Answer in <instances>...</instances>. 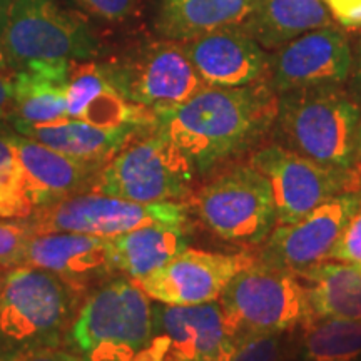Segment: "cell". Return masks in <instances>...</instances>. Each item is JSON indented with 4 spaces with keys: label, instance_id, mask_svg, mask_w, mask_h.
Listing matches in <instances>:
<instances>
[{
    "label": "cell",
    "instance_id": "4dcf8cb0",
    "mask_svg": "<svg viewBox=\"0 0 361 361\" xmlns=\"http://www.w3.org/2000/svg\"><path fill=\"white\" fill-rule=\"evenodd\" d=\"M328 259L353 264L361 263V207L345 226L340 239L329 252Z\"/></svg>",
    "mask_w": 361,
    "mask_h": 361
},
{
    "label": "cell",
    "instance_id": "ffe728a7",
    "mask_svg": "<svg viewBox=\"0 0 361 361\" xmlns=\"http://www.w3.org/2000/svg\"><path fill=\"white\" fill-rule=\"evenodd\" d=\"M16 133L34 139L44 146L74 157V159L104 164L117 154L129 139L146 128H99L79 119L54 121L44 124L12 123Z\"/></svg>",
    "mask_w": 361,
    "mask_h": 361
},
{
    "label": "cell",
    "instance_id": "6da1fadb",
    "mask_svg": "<svg viewBox=\"0 0 361 361\" xmlns=\"http://www.w3.org/2000/svg\"><path fill=\"white\" fill-rule=\"evenodd\" d=\"M278 99L269 80L241 87L206 85L173 109L157 112L154 130L192 174H202L245 154L271 134Z\"/></svg>",
    "mask_w": 361,
    "mask_h": 361
},
{
    "label": "cell",
    "instance_id": "4316f807",
    "mask_svg": "<svg viewBox=\"0 0 361 361\" xmlns=\"http://www.w3.org/2000/svg\"><path fill=\"white\" fill-rule=\"evenodd\" d=\"M34 213L25 192L13 133L0 128V218L25 219Z\"/></svg>",
    "mask_w": 361,
    "mask_h": 361
},
{
    "label": "cell",
    "instance_id": "2e32d148",
    "mask_svg": "<svg viewBox=\"0 0 361 361\" xmlns=\"http://www.w3.org/2000/svg\"><path fill=\"white\" fill-rule=\"evenodd\" d=\"M179 44L206 85L241 87L269 78V54L243 25L226 27Z\"/></svg>",
    "mask_w": 361,
    "mask_h": 361
},
{
    "label": "cell",
    "instance_id": "ab89813d",
    "mask_svg": "<svg viewBox=\"0 0 361 361\" xmlns=\"http://www.w3.org/2000/svg\"><path fill=\"white\" fill-rule=\"evenodd\" d=\"M0 279H2V274H0Z\"/></svg>",
    "mask_w": 361,
    "mask_h": 361
},
{
    "label": "cell",
    "instance_id": "484cf974",
    "mask_svg": "<svg viewBox=\"0 0 361 361\" xmlns=\"http://www.w3.org/2000/svg\"><path fill=\"white\" fill-rule=\"evenodd\" d=\"M300 361H361V322L313 318L303 326Z\"/></svg>",
    "mask_w": 361,
    "mask_h": 361
},
{
    "label": "cell",
    "instance_id": "8d00e7d4",
    "mask_svg": "<svg viewBox=\"0 0 361 361\" xmlns=\"http://www.w3.org/2000/svg\"><path fill=\"white\" fill-rule=\"evenodd\" d=\"M11 4H12V0H0V42H2L4 30H6L8 8H11ZM0 66L7 67L6 61H4V57H2V52H0ZM7 69H8V67H7Z\"/></svg>",
    "mask_w": 361,
    "mask_h": 361
},
{
    "label": "cell",
    "instance_id": "7402d4cb",
    "mask_svg": "<svg viewBox=\"0 0 361 361\" xmlns=\"http://www.w3.org/2000/svg\"><path fill=\"white\" fill-rule=\"evenodd\" d=\"M258 0H161L156 30L162 39L186 40L250 19Z\"/></svg>",
    "mask_w": 361,
    "mask_h": 361
},
{
    "label": "cell",
    "instance_id": "e575fe53",
    "mask_svg": "<svg viewBox=\"0 0 361 361\" xmlns=\"http://www.w3.org/2000/svg\"><path fill=\"white\" fill-rule=\"evenodd\" d=\"M348 90L361 107V34L353 45V64L348 79Z\"/></svg>",
    "mask_w": 361,
    "mask_h": 361
},
{
    "label": "cell",
    "instance_id": "603a6c76",
    "mask_svg": "<svg viewBox=\"0 0 361 361\" xmlns=\"http://www.w3.org/2000/svg\"><path fill=\"white\" fill-rule=\"evenodd\" d=\"M245 30L266 51H276L310 30L335 25L324 0H258Z\"/></svg>",
    "mask_w": 361,
    "mask_h": 361
},
{
    "label": "cell",
    "instance_id": "9a60e30c",
    "mask_svg": "<svg viewBox=\"0 0 361 361\" xmlns=\"http://www.w3.org/2000/svg\"><path fill=\"white\" fill-rule=\"evenodd\" d=\"M228 338L218 301L152 305V333L139 361H211Z\"/></svg>",
    "mask_w": 361,
    "mask_h": 361
},
{
    "label": "cell",
    "instance_id": "d590c367",
    "mask_svg": "<svg viewBox=\"0 0 361 361\" xmlns=\"http://www.w3.org/2000/svg\"><path fill=\"white\" fill-rule=\"evenodd\" d=\"M360 184H361V123L358 129V139H356L353 168H351L350 178H348V192H355Z\"/></svg>",
    "mask_w": 361,
    "mask_h": 361
},
{
    "label": "cell",
    "instance_id": "74e56055",
    "mask_svg": "<svg viewBox=\"0 0 361 361\" xmlns=\"http://www.w3.org/2000/svg\"><path fill=\"white\" fill-rule=\"evenodd\" d=\"M356 194H358V196H360V200H361V184H360V186H358V189H356V191H355Z\"/></svg>",
    "mask_w": 361,
    "mask_h": 361
},
{
    "label": "cell",
    "instance_id": "d6986e66",
    "mask_svg": "<svg viewBox=\"0 0 361 361\" xmlns=\"http://www.w3.org/2000/svg\"><path fill=\"white\" fill-rule=\"evenodd\" d=\"M24 266L51 271L62 279L102 276L116 269L109 238L80 233L34 234Z\"/></svg>",
    "mask_w": 361,
    "mask_h": 361
},
{
    "label": "cell",
    "instance_id": "5bb4252c",
    "mask_svg": "<svg viewBox=\"0 0 361 361\" xmlns=\"http://www.w3.org/2000/svg\"><path fill=\"white\" fill-rule=\"evenodd\" d=\"M252 261L245 255H223L186 247L154 273L135 283L157 303L204 305L218 301L231 279Z\"/></svg>",
    "mask_w": 361,
    "mask_h": 361
},
{
    "label": "cell",
    "instance_id": "7c38bea8",
    "mask_svg": "<svg viewBox=\"0 0 361 361\" xmlns=\"http://www.w3.org/2000/svg\"><path fill=\"white\" fill-rule=\"evenodd\" d=\"M360 207L358 194L341 192L295 223L278 224L264 239L258 261L296 274L323 263Z\"/></svg>",
    "mask_w": 361,
    "mask_h": 361
},
{
    "label": "cell",
    "instance_id": "f1b7e54d",
    "mask_svg": "<svg viewBox=\"0 0 361 361\" xmlns=\"http://www.w3.org/2000/svg\"><path fill=\"white\" fill-rule=\"evenodd\" d=\"M34 234L29 223H17L7 218L0 219V266H24L27 246Z\"/></svg>",
    "mask_w": 361,
    "mask_h": 361
},
{
    "label": "cell",
    "instance_id": "d6a6232c",
    "mask_svg": "<svg viewBox=\"0 0 361 361\" xmlns=\"http://www.w3.org/2000/svg\"><path fill=\"white\" fill-rule=\"evenodd\" d=\"M2 361H80L74 353L69 351H62L57 348H40L25 351V353H19L12 358L2 360Z\"/></svg>",
    "mask_w": 361,
    "mask_h": 361
},
{
    "label": "cell",
    "instance_id": "83f0119b",
    "mask_svg": "<svg viewBox=\"0 0 361 361\" xmlns=\"http://www.w3.org/2000/svg\"><path fill=\"white\" fill-rule=\"evenodd\" d=\"M293 355L291 331L241 333L228 335L211 361H290Z\"/></svg>",
    "mask_w": 361,
    "mask_h": 361
},
{
    "label": "cell",
    "instance_id": "44dd1931",
    "mask_svg": "<svg viewBox=\"0 0 361 361\" xmlns=\"http://www.w3.org/2000/svg\"><path fill=\"white\" fill-rule=\"evenodd\" d=\"M71 62H37L16 72L12 123L44 124L66 119Z\"/></svg>",
    "mask_w": 361,
    "mask_h": 361
},
{
    "label": "cell",
    "instance_id": "8992f818",
    "mask_svg": "<svg viewBox=\"0 0 361 361\" xmlns=\"http://www.w3.org/2000/svg\"><path fill=\"white\" fill-rule=\"evenodd\" d=\"M0 52L17 72L37 62L89 61L97 56L99 40L59 0H12Z\"/></svg>",
    "mask_w": 361,
    "mask_h": 361
},
{
    "label": "cell",
    "instance_id": "277c9868",
    "mask_svg": "<svg viewBox=\"0 0 361 361\" xmlns=\"http://www.w3.org/2000/svg\"><path fill=\"white\" fill-rule=\"evenodd\" d=\"M72 311L66 279L34 266H16L0 279V361L56 348Z\"/></svg>",
    "mask_w": 361,
    "mask_h": 361
},
{
    "label": "cell",
    "instance_id": "8fae6325",
    "mask_svg": "<svg viewBox=\"0 0 361 361\" xmlns=\"http://www.w3.org/2000/svg\"><path fill=\"white\" fill-rule=\"evenodd\" d=\"M247 162L268 179L278 224L295 223L331 197L348 192V176L316 164L281 144L256 149Z\"/></svg>",
    "mask_w": 361,
    "mask_h": 361
},
{
    "label": "cell",
    "instance_id": "5b68a950",
    "mask_svg": "<svg viewBox=\"0 0 361 361\" xmlns=\"http://www.w3.org/2000/svg\"><path fill=\"white\" fill-rule=\"evenodd\" d=\"M218 303L228 335L293 331L313 319L308 288L296 273L258 259L239 271Z\"/></svg>",
    "mask_w": 361,
    "mask_h": 361
},
{
    "label": "cell",
    "instance_id": "cb8c5ba5",
    "mask_svg": "<svg viewBox=\"0 0 361 361\" xmlns=\"http://www.w3.org/2000/svg\"><path fill=\"white\" fill-rule=\"evenodd\" d=\"M114 268L133 279L146 278L188 247L184 224H151L109 238Z\"/></svg>",
    "mask_w": 361,
    "mask_h": 361
},
{
    "label": "cell",
    "instance_id": "52a82bcc",
    "mask_svg": "<svg viewBox=\"0 0 361 361\" xmlns=\"http://www.w3.org/2000/svg\"><path fill=\"white\" fill-rule=\"evenodd\" d=\"M101 67L121 96L156 114L206 87L180 44L162 37L130 45Z\"/></svg>",
    "mask_w": 361,
    "mask_h": 361
},
{
    "label": "cell",
    "instance_id": "ba28073f",
    "mask_svg": "<svg viewBox=\"0 0 361 361\" xmlns=\"http://www.w3.org/2000/svg\"><path fill=\"white\" fill-rule=\"evenodd\" d=\"M191 169L154 126L137 141L128 142L112 156L94 179V191L119 200L142 202L176 201L189 191Z\"/></svg>",
    "mask_w": 361,
    "mask_h": 361
},
{
    "label": "cell",
    "instance_id": "e0dca14e",
    "mask_svg": "<svg viewBox=\"0 0 361 361\" xmlns=\"http://www.w3.org/2000/svg\"><path fill=\"white\" fill-rule=\"evenodd\" d=\"M67 117L99 128H151L156 112L129 102L117 92L97 62L72 61L67 87Z\"/></svg>",
    "mask_w": 361,
    "mask_h": 361
},
{
    "label": "cell",
    "instance_id": "1f68e13d",
    "mask_svg": "<svg viewBox=\"0 0 361 361\" xmlns=\"http://www.w3.org/2000/svg\"><path fill=\"white\" fill-rule=\"evenodd\" d=\"M324 2L338 24L350 29L361 27V0H324Z\"/></svg>",
    "mask_w": 361,
    "mask_h": 361
},
{
    "label": "cell",
    "instance_id": "7a4b0ae2",
    "mask_svg": "<svg viewBox=\"0 0 361 361\" xmlns=\"http://www.w3.org/2000/svg\"><path fill=\"white\" fill-rule=\"evenodd\" d=\"M361 107L346 85H319L279 94L274 142L350 178Z\"/></svg>",
    "mask_w": 361,
    "mask_h": 361
},
{
    "label": "cell",
    "instance_id": "9c48e42d",
    "mask_svg": "<svg viewBox=\"0 0 361 361\" xmlns=\"http://www.w3.org/2000/svg\"><path fill=\"white\" fill-rule=\"evenodd\" d=\"M196 207L202 223L228 241L258 245L278 224L268 179L250 162L207 183L197 196Z\"/></svg>",
    "mask_w": 361,
    "mask_h": 361
},
{
    "label": "cell",
    "instance_id": "30bf717a",
    "mask_svg": "<svg viewBox=\"0 0 361 361\" xmlns=\"http://www.w3.org/2000/svg\"><path fill=\"white\" fill-rule=\"evenodd\" d=\"M32 214L29 226L35 234L80 233L112 238L142 226L186 223L184 207L176 201L142 204L99 192L75 194Z\"/></svg>",
    "mask_w": 361,
    "mask_h": 361
},
{
    "label": "cell",
    "instance_id": "f546056e",
    "mask_svg": "<svg viewBox=\"0 0 361 361\" xmlns=\"http://www.w3.org/2000/svg\"><path fill=\"white\" fill-rule=\"evenodd\" d=\"M94 19L123 24L133 20L141 12V0H72Z\"/></svg>",
    "mask_w": 361,
    "mask_h": 361
},
{
    "label": "cell",
    "instance_id": "4fadbf2b",
    "mask_svg": "<svg viewBox=\"0 0 361 361\" xmlns=\"http://www.w3.org/2000/svg\"><path fill=\"white\" fill-rule=\"evenodd\" d=\"M353 45L335 25L310 30L269 54V84L276 94L319 85H346Z\"/></svg>",
    "mask_w": 361,
    "mask_h": 361
},
{
    "label": "cell",
    "instance_id": "ac0fdd59",
    "mask_svg": "<svg viewBox=\"0 0 361 361\" xmlns=\"http://www.w3.org/2000/svg\"><path fill=\"white\" fill-rule=\"evenodd\" d=\"M13 144L34 211L75 196L101 171L99 164L74 159L19 133H13Z\"/></svg>",
    "mask_w": 361,
    "mask_h": 361
},
{
    "label": "cell",
    "instance_id": "d4e9b609",
    "mask_svg": "<svg viewBox=\"0 0 361 361\" xmlns=\"http://www.w3.org/2000/svg\"><path fill=\"white\" fill-rule=\"evenodd\" d=\"M308 288L313 318L361 322V271L358 264L318 263L298 273Z\"/></svg>",
    "mask_w": 361,
    "mask_h": 361
},
{
    "label": "cell",
    "instance_id": "3957f363",
    "mask_svg": "<svg viewBox=\"0 0 361 361\" xmlns=\"http://www.w3.org/2000/svg\"><path fill=\"white\" fill-rule=\"evenodd\" d=\"M151 333V298L133 279L116 278L82 305L69 345L80 361H139Z\"/></svg>",
    "mask_w": 361,
    "mask_h": 361
},
{
    "label": "cell",
    "instance_id": "836d02e7",
    "mask_svg": "<svg viewBox=\"0 0 361 361\" xmlns=\"http://www.w3.org/2000/svg\"><path fill=\"white\" fill-rule=\"evenodd\" d=\"M8 71L0 66V123L12 119L13 112V78Z\"/></svg>",
    "mask_w": 361,
    "mask_h": 361
},
{
    "label": "cell",
    "instance_id": "f35d334b",
    "mask_svg": "<svg viewBox=\"0 0 361 361\" xmlns=\"http://www.w3.org/2000/svg\"><path fill=\"white\" fill-rule=\"evenodd\" d=\"M358 268H360V271H361V263H360V264H358Z\"/></svg>",
    "mask_w": 361,
    "mask_h": 361
}]
</instances>
